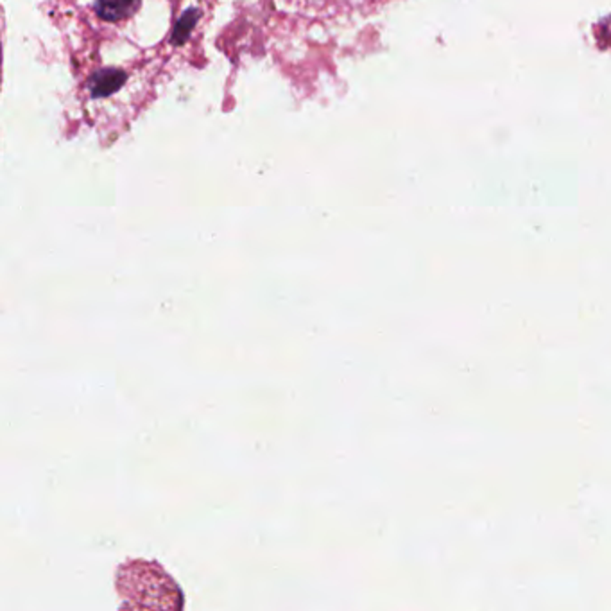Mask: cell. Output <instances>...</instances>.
<instances>
[{
  "mask_svg": "<svg viewBox=\"0 0 611 611\" xmlns=\"http://www.w3.org/2000/svg\"><path fill=\"white\" fill-rule=\"evenodd\" d=\"M117 592L122 608L181 610L183 594L176 581L156 562L133 560L117 571Z\"/></svg>",
  "mask_w": 611,
  "mask_h": 611,
  "instance_id": "1",
  "label": "cell"
},
{
  "mask_svg": "<svg viewBox=\"0 0 611 611\" xmlns=\"http://www.w3.org/2000/svg\"><path fill=\"white\" fill-rule=\"evenodd\" d=\"M126 83V74L118 68H102L97 70L90 81L88 88L93 97H108L120 90V86Z\"/></svg>",
  "mask_w": 611,
  "mask_h": 611,
  "instance_id": "2",
  "label": "cell"
},
{
  "mask_svg": "<svg viewBox=\"0 0 611 611\" xmlns=\"http://www.w3.org/2000/svg\"><path fill=\"white\" fill-rule=\"evenodd\" d=\"M140 7V0H97L95 11L100 18L117 22L129 18Z\"/></svg>",
  "mask_w": 611,
  "mask_h": 611,
  "instance_id": "3",
  "label": "cell"
},
{
  "mask_svg": "<svg viewBox=\"0 0 611 611\" xmlns=\"http://www.w3.org/2000/svg\"><path fill=\"white\" fill-rule=\"evenodd\" d=\"M197 18H199V9L192 7V9H187L181 18L178 20L176 27H174V32L170 36V41L174 45H181L188 36H190V31L194 29V25L197 23Z\"/></svg>",
  "mask_w": 611,
  "mask_h": 611,
  "instance_id": "4",
  "label": "cell"
}]
</instances>
